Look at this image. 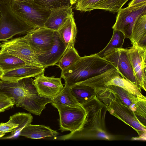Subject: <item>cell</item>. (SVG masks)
Masks as SVG:
<instances>
[{
	"mask_svg": "<svg viewBox=\"0 0 146 146\" xmlns=\"http://www.w3.org/2000/svg\"><path fill=\"white\" fill-rule=\"evenodd\" d=\"M82 105L86 113V121L80 130L62 135L59 139L101 140H112L115 137L107 131L105 126V117L107 111L106 106L96 96Z\"/></svg>",
	"mask_w": 146,
	"mask_h": 146,
	"instance_id": "cell-1",
	"label": "cell"
},
{
	"mask_svg": "<svg viewBox=\"0 0 146 146\" xmlns=\"http://www.w3.org/2000/svg\"><path fill=\"white\" fill-rule=\"evenodd\" d=\"M116 68L110 62L96 53L80 57L66 69L61 71V78L70 87L76 84Z\"/></svg>",
	"mask_w": 146,
	"mask_h": 146,
	"instance_id": "cell-2",
	"label": "cell"
},
{
	"mask_svg": "<svg viewBox=\"0 0 146 146\" xmlns=\"http://www.w3.org/2000/svg\"><path fill=\"white\" fill-rule=\"evenodd\" d=\"M94 89L97 97L106 106L110 114L133 128L141 139L145 141L146 126L139 121L134 112L123 103L117 95L108 87Z\"/></svg>",
	"mask_w": 146,
	"mask_h": 146,
	"instance_id": "cell-3",
	"label": "cell"
},
{
	"mask_svg": "<svg viewBox=\"0 0 146 146\" xmlns=\"http://www.w3.org/2000/svg\"><path fill=\"white\" fill-rule=\"evenodd\" d=\"M31 77L21 79L16 82L3 81L0 83V93L11 97L17 107L28 111L31 103L38 93Z\"/></svg>",
	"mask_w": 146,
	"mask_h": 146,
	"instance_id": "cell-4",
	"label": "cell"
},
{
	"mask_svg": "<svg viewBox=\"0 0 146 146\" xmlns=\"http://www.w3.org/2000/svg\"><path fill=\"white\" fill-rule=\"evenodd\" d=\"M11 0H0V41H5L17 35L26 34L33 28L20 19L13 12Z\"/></svg>",
	"mask_w": 146,
	"mask_h": 146,
	"instance_id": "cell-5",
	"label": "cell"
},
{
	"mask_svg": "<svg viewBox=\"0 0 146 146\" xmlns=\"http://www.w3.org/2000/svg\"><path fill=\"white\" fill-rule=\"evenodd\" d=\"M11 6L13 12L17 17L33 28L44 27L51 11L32 0L21 2L11 0Z\"/></svg>",
	"mask_w": 146,
	"mask_h": 146,
	"instance_id": "cell-6",
	"label": "cell"
},
{
	"mask_svg": "<svg viewBox=\"0 0 146 146\" xmlns=\"http://www.w3.org/2000/svg\"><path fill=\"white\" fill-rule=\"evenodd\" d=\"M59 115V129L73 133L80 129L85 123L86 112L82 105L74 106L54 105Z\"/></svg>",
	"mask_w": 146,
	"mask_h": 146,
	"instance_id": "cell-7",
	"label": "cell"
},
{
	"mask_svg": "<svg viewBox=\"0 0 146 146\" xmlns=\"http://www.w3.org/2000/svg\"><path fill=\"white\" fill-rule=\"evenodd\" d=\"M0 53L16 56L26 64L42 66L37 60V54L29 44L26 36L4 41L0 44Z\"/></svg>",
	"mask_w": 146,
	"mask_h": 146,
	"instance_id": "cell-8",
	"label": "cell"
},
{
	"mask_svg": "<svg viewBox=\"0 0 146 146\" xmlns=\"http://www.w3.org/2000/svg\"><path fill=\"white\" fill-rule=\"evenodd\" d=\"M79 83L93 88L114 85L120 87L132 94H135L137 90L135 86L120 74L117 68L110 69Z\"/></svg>",
	"mask_w": 146,
	"mask_h": 146,
	"instance_id": "cell-9",
	"label": "cell"
},
{
	"mask_svg": "<svg viewBox=\"0 0 146 146\" xmlns=\"http://www.w3.org/2000/svg\"><path fill=\"white\" fill-rule=\"evenodd\" d=\"M117 12L112 28L121 31L125 38L130 39L137 20L141 16L146 14V2L121 8Z\"/></svg>",
	"mask_w": 146,
	"mask_h": 146,
	"instance_id": "cell-10",
	"label": "cell"
},
{
	"mask_svg": "<svg viewBox=\"0 0 146 146\" xmlns=\"http://www.w3.org/2000/svg\"><path fill=\"white\" fill-rule=\"evenodd\" d=\"M129 58L139 90H146V48L132 45L126 48Z\"/></svg>",
	"mask_w": 146,
	"mask_h": 146,
	"instance_id": "cell-11",
	"label": "cell"
},
{
	"mask_svg": "<svg viewBox=\"0 0 146 146\" xmlns=\"http://www.w3.org/2000/svg\"><path fill=\"white\" fill-rule=\"evenodd\" d=\"M54 32L42 27L33 28L25 35L37 56L46 52L52 47L54 43Z\"/></svg>",
	"mask_w": 146,
	"mask_h": 146,
	"instance_id": "cell-12",
	"label": "cell"
},
{
	"mask_svg": "<svg viewBox=\"0 0 146 146\" xmlns=\"http://www.w3.org/2000/svg\"><path fill=\"white\" fill-rule=\"evenodd\" d=\"M106 87L113 90L123 103L132 111L139 121L146 125V99L139 98L123 89L115 86Z\"/></svg>",
	"mask_w": 146,
	"mask_h": 146,
	"instance_id": "cell-13",
	"label": "cell"
},
{
	"mask_svg": "<svg viewBox=\"0 0 146 146\" xmlns=\"http://www.w3.org/2000/svg\"><path fill=\"white\" fill-rule=\"evenodd\" d=\"M103 58L110 62L116 68L123 77L129 81L138 89L133 69L127 54L126 48L115 49Z\"/></svg>",
	"mask_w": 146,
	"mask_h": 146,
	"instance_id": "cell-14",
	"label": "cell"
},
{
	"mask_svg": "<svg viewBox=\"0 0 146 146\" xmlns=\"http://www.w3.org/2000/svg\"><path fill=\"white\" fill-rule=\"evenodd\" d=\"M34 84L40 95L53 98L62 90L64 87L61 78L48 77L44 73L35 77Z\"/></svg>",
	"mask_w": 146,
	"mask_h": 146,
	"instance_id": "cell-15",
	"label": "cell"
},
{
	"mask_svg": "<svg viewBox=\"0 0 146 146\" xmlns=\"http://www.w3.org/2000/svg\"><path fill=\"white\" fill-rule=\"evenodd\" d=\"M43 66L26 64L19 68L4 73L0 79L3 81L16 82L27 78L35 77L44 73Z\"/></svg>",
	"mask_w": 146,
	"mask_h": 146,
	"instance_id": "cell-16",
	"label": "cell"
},
{
	"mask_svg": "<svg viewBox=\"0 0 146 146\" xmlns=\"http://www.w3.org/2000/svg\"><path fill=\"white\" fill-rule=\"evenodd\" d=\"M54 43L51 48L47 52L37 57L38 62L45 68L55 65L66 50L57 31L54 32Z\"/></svg>",
	"mask_w": 146,
	"mask_h": 146,
	"instance_id": "cell-17",
	"label": "cell"
},
{
	"mask_svg": "<svg viewBox=\"0 0 146 146\" xmlns=\"http://www.w3.org/2000/svg\"><path fill=\"white\" fill-rule=\"evenodd\" d=\"M71 6L51 10V13L44 27L55 31H58L70 16L74 15Z\"/></svg>",
	"mask_w": 146,
	"mask_h": 146,
	"instance_id": "cell-18",
	"label": "cell"
},
{
	"mask_svg": "<svg viewBox=\"0 0 146 146\" xmlns=\"http://www.w3.org/2000/svg\"><path fill=\"white\" fill-rule=\"evenodd\" d=\"M74 15L69 17L56 31L66 50L69 48L74 47L77 29Z\"/></svg>",
	"mask_w": 146,
	"mask_h": 146,
	"instance_id": "cell-19",
	"label": "cell"
},
{
	"mask_svg": "<svg viewBox=\"0 0 146 146\" xmlns=\"http://www.w3.org/2000/svg\"><path fill=\"white\" fill-rule=\"evenodd\" d=\"M58 134L57 131L49 127L43 125H33L30 124L22 130L19 136L31 139H37L55 137Z\"/></svg>",
	"mask_w": 146,
	"mask_h": 146,
	"instance_id": "cell-20",
	"label": "cell"
},
{
	"mask_svg": "<svg viewBox=\"0 0 146 146\" xmlns=\"http://www.w3.org/2000/svg\"><path fill=\"white\" fill-rule=\"evenodd\" d=\"M130 40L132 45L146 48V14L141 16L137 20Z\"/></svg>",
	"mask_w": 146,
	"mask_h": 146,
	"instance_id": "cell-21",
	"label": "cell"
},
{
	"mask_svg": "<svg viewBox=\"0 0 146 146\" xmlns=\"http://www.w3.org/2000/svg\"><path fill=\"white\" fill-rule=\"evenodd\" d=\"M70 88L72 94L81 105L96 96L94 88L84 84H76Z\"/></svg>",
	"mask_w": 146,
	"mask_h": 146,
	"instance_id": "cell-22",
	"label": "cell"
},
{
	"mask_svg": "<svg viewBox=\"0 0 146 146\" xmlns=\"http://www.w3.org/2000/svg\"><path fill=\"white\" fill-rule=\"evenodd\" d=\"M50 104L54 105L74 106L81 105L76 100L72 94L70 88L66 85L62 90L52 98Z\"/></svg>",
	"mask_w": 146,
	"mask_h": 146,
	"instance_id": "cell-23",
	"label": "cell"
},
{
	"mask_svg": "<svg viewBox=\"0 0 146 146\" xmlns=\"http://www.w3.org/2000/svg\"><path fill=\"white\" fill-rule=\"evenodd\" d=\"M15 123L18 124L17 127L13 129L11 135L4 138L10 139L19 136L20 132L26 126L31 124L33 121V116L30 113L18 112L10 116Z\"/></svg>",
	"mask_w": 146,
	"mask_h": 146,
	"instance_id": "cell-24",
	"label": "cell"
},
{
	"mask_svg": "<svg viewBox=\"0 0 146 146\" xmlns=\"http://www.w3.org/2000/svg\"><path fill=\"white\" fill-rule=\"evenodd\" d=\"M125 38L124 35L121 31L113 29V35L109 42L97 54L100 57H104L115 49L123 48Z\"/></svg>",
	"mask_w": 146,
	"mask_h": 146,
	"instance_id": "cell-25",
	"label": "cell"
},
{
	"mask_svg": "<svg viewBox=\"0 0 146 146\" xmlns=\"http://www.w3.org/2000/svg\"><path fill=\"white\" fill-rule=\"evenodd\" d=\"M26 64L21 59L10 54L0 53V67L4 72L21 67Z\"/></svg>",
	"mask_w": 146,
	"mask_h": 146,
	"instance_id": "cell-26",
	"label": "cell"
},
{
	"mask_svg": "<svg viewBox=\"0 0 146 146\" xmlns=\"http://www.w3.org/2000/svg\"><path fill=\"white\" fill-rule=\"evenodd\" d=\"M80 57L74 47L69 48L66 50L57 65L61 71L63 70L74 63Z\"/></svg>",
	"mask_w": 146,
	"mask_h": 146,
	"instance_id": "cell-27",
	"label": "cell"
},
{
	"mask_svg": "<svg viewBox=\"0 0 146 146\" xmlns=\"http://www.w3.org/2000/svg\"><path fill=\"white\" fill-rule=\"evenodd\" d=\"M128 0H104L96 8L113 12H118Z\"/></svg>",
	"mask_w": 146,
	"mask_h": 146,
	"instance_id": "cell-28",
	"label": "cell"
},
{
	"mask_svg": "<svg viewBox=\"0 0 146 146\" xmlns=\"http://www.w3.org/2000/svg\"><path fill=\"white\" fill-rule=\"evenodd\" d=\"M39 5L51 10L66 7H72L70 0H32Z\"/></svg>",
	"mask_w": 146,
	"mask_h": 146,
	"instance_id": "cell-29",
	"label": "cell"
},
{
	"mask_svg": "<svg viewBox=\"0 0 146 146\" xmlns=\"http://www.w3.org/2000/svg\"><path fill=\"white\" fill-rule=\"evenodd\" d=\"M104 0H77L75 6L77 10L81 11H90L95 9L96 7Z\"/></svg>",
	"mask_w": 146,
	"mask_h": 146,
	"instance_id": "cell-30",
	"label": "cell"
},
{
	"mask_svg": "<svg viewBox=\"0 0 146 146\" xmlns=\"http://www.w3.org/2000/svg\"><path fill=\"white\" fill-rule=\"evenodd\" d=\"M18 124L15 123L11 119L7 122L0 123V133L6 134L11 132L13 129L18 127Z\"/></svg>",
	"mask_w": 146,
	"mask_h": 146,
	"instance_id": "cell-31",
	"label": "cell"
},
{
	"mask_svg": "<svg viewBox=\"0 0 146 146\" xmlns=\"http://www.w3.org/2000/svg\"><path fill=\"white\" fill-rule=\"evenodd\" d=\"M14 105V100L11 97L7 100H0V113L12 108Z\"/></svg>",
	"mask_w": 146,
	"mask_h": 146,
	"instance_id": "cell-32",
	"label": "cell"
},
{
	"mask_svg": "<svg viewBox=\"0 0 146 146\" xmlns=\"http://www.w3.org/2000/svg\"><path fill=\"white\" fill-rule=\"evenodd\" d=\"M144 2H146V0H132L129 3L128 6L134 5Z\"/></svg>",
	"mask_w": 146,
	"mask_h": 146,
	"instance_id": "cell-33",
	"label": "cell"
},
{
	"mask_svg": "<svg viewBox=\"0 0 146 146\" xmlns=\"http://www.w3.org/2000/svg\"><path fill=\"white\" fill-rule=\"evenodd\" d=\"M9 98L5 94L0 93V100H7L9 99Z\"/></svg>",
	"mask_w": 146,
	"mask_h": 146,
	"instance_id": "cell-34",
	"label": "cell"
},
{
	"mask_svg": "<svg viewBox=\"0 0 146 146\" xmlns=\"http://www.w3.org/2000/svg\"><path fill=\"white\" fill-rule=\"evenodd\" d=\"M4 74V72L3 71L0 67V78L3 76Z\"/></svg>",
	"mask_w": 146,
	"mask_h": 146,
	"instance_id": "cell-35",
	"label": "cell"
},
{
	"mask_svg": "<svg viewBox=\"0 0 146 146\" xmlns=\"http://www.w3.org/2000/svg\"><path fill=\"white\" fill-rule=\"evenodd\" d=\"M14 1L18 2H21L26 1H27L31 0H13Z\"/></svg>",
	"mask_w": 146,
	"mask_h": 146,
	"instance_id": "cell-36",
	"label": "cell"
},
{
	"mask_svg": "<svg viewBox=\"0 0 146 146\" xmlns=\"http://www.w3.org/2000/svg\"><path fill=\"white\" fill-rule=\"evenodd\" d=\"M77 0H70V3L72 5L75 3Z\"/></svg>",
	"mask_w": 146,
	"mask_h": 146,
	"instance_id": "cell-37",
	"label": "cell"
},
{
	"mask_svg": "<svg viewBox=\"0 0 146 146\" xmlns=\"http://www.w3.org/2000/svg\"><path fill=\"white\" fill-rule=\"evenodd\" d=\"M5 134V133H0V138L3 137Z\"/></svg>",
	"mask_w": 146,
	"mask_h": 146,
	"instance_id": "cell-38",
	"label": "cell"
},
{
	"mask_svg": "<svg viewBox=\"0 0 146 146\" xmlns=\"http://www.w3.org/2000/svg\"><path fill=\"white\" fill-rule=\"evenodd\" d=\"M1 8H0V18H1Z\"/></svg>",
	"mask_w": 146,
	"mask_h": 146,
	"instance_id": "cell-39",
	"label": "cell"
},
{
	"mask_svg": "<svg viewBox=\"0 0 146 146\" xmlns=\"http://www.w3.org/2000/svg\"><path fill=\"white\" fill-rule=\"evenodd\" d=\"M1 82V80L0 79V83Z\"/></svg>",
	"mask_w": 146,
	"mask_h": 146,
	"instance_id": "cell-40",
	"label": "cell"
}]
</instances>
